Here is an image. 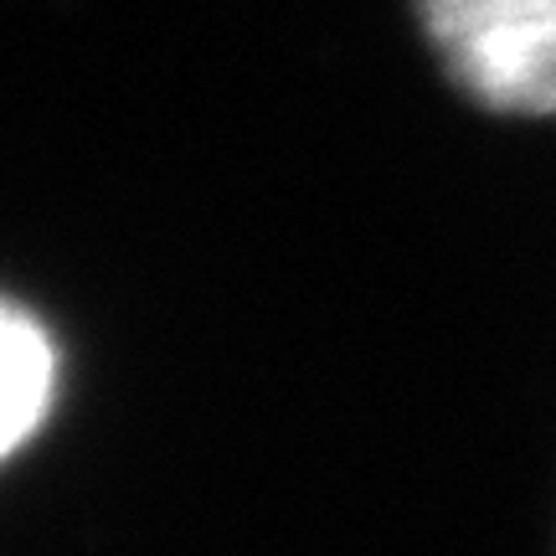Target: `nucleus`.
<instances>
[{"label":"nucleus","mask_w":556,"mask_h":556,"mask_svg":"<svg viewBox=\"0 0 556 556\" xmlns=\"http://www.w3.org/2000/svg\"><path fill=\"white\" fill-rule=\"evenodd\" d=\"M52 387H58V351H52L47 325L26 315L21 304H5V319H0V443L5 454H16L37 433V422L52 407Z\"/></svg>","instance_id":"nucleus-2"},{"label":"nucleus","mask_w":556,"mask_h":556,"mask_svg":"<svg viewBox=\"0 0 556 556\" xmlns=\"http://www.w3.org/2000/svg\"><path fill=\"white\" fill-rule=\"evenodd\" d=\"M422 37L464 99L490 114H556V0H417Z\"/></svg>","instance_id":"nucleus-1"}]
</instances>
